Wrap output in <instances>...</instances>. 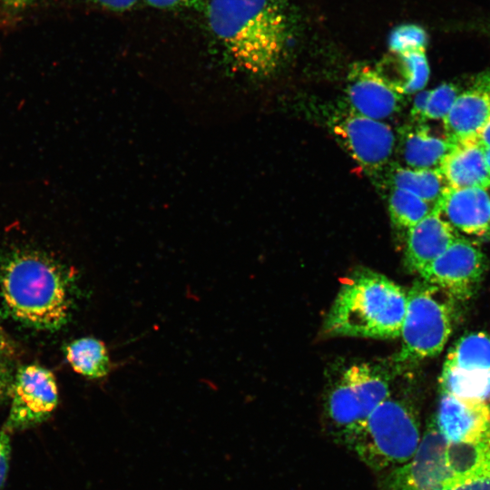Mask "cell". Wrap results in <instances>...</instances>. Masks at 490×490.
Wrapping results in <instances>:
<instances>
[{
	"instance_id": "obj_1",
	"label": "cell",
	"mask_w": 490,
	"mask_h": 490,
	"mask_svg": "<svg viewBox=\"0 0 490 490\" xmlns=\"http://www.w3.org/2000/svg\"><path fill=\"white\" fill-rule=\"evenodd\" d=\"M209 27L240 69L266 76L288 54L299 27L289 0H210Z\"/></svg>"
},
{
	"instance_id": "obj_2",
	"label": "cell",
	"mask_w": 490,
	"mask_h": 490,
	"mask_svg": "<svg viewBox=\"0 0 490 490\" xmlns=\"http://www.w3.org/2000/svg\"><path fill=\"white\" fill-rule=\"evenodd\" d=\"M71 279L48 255L16 250L0 258V294L9 314L23 324L57 330L72 309Z\"/></svg>"
},
{
	"instance_id": "obj_3",
	"label": "cell",
	"mask_w": 490,
	"mask_h": 490,
	"mask_svg": "<svg viewBox=\"0 0 490 490\" xmlns=\"http://www.w3.org/2000/svg\"><path fill=\"white\" fill-rule=\"evenodd\" d=\"M407 292L386 276L356 271L341 285L324 330L330 336L394 338L400 335Z\"/></svg>"
},
{
	"instance_id": "obj_4",
	"label": "cell",
	"mask_w": 490,
	"mask_h": 490,
	"mask_svg": "<svg viewBox=\"0 0 490 490\" xmlns=\"http://www.w3.org/2000/svg\"><path fill=\"white\" fill-rule=\"evenodd\" d=\"M419 442V426L413 409L391 396L372 411L349 440L360 458L377 470L406 464Z\"/></svg>"
},
{
	"instance_id": "obj_5",
	"label": "cell",
	"mask_w": 490,
	"mask_h": 490,
	"mask_svg": "<svg viewBox=\"0 0 490 490\" xmlns=\"http://www.w3.org/2000/svg\"><path fill=\"white\" fill-rule=\"evenodd\" d=\"M451 295L425 280L416 281L407 292V307L400 331L402 348L397 360L423 359L439 354L456 319Z\"/></svg>"
},
{
	"instance_id": "obj_6",
	"label": "cell",
	"mask_w": 490,
	"mask_h": 490,
	"mask_svg": "<svg viewBox=\"0 0 490 490\" xmlns=\"http://www.w3.org/2000/svg\"><path fill=\"white\" fill-rule=\"evenodd\" d=\"M391 374L383 366L354 364L328 393L327 414L334 426L350 440L372 411L390 396Z\"/></svg>"
},
{
	"instance_id": "obj_7",
	"label": "cell",
	"mask_w": 490,
	"mask_h": 490,
	"mask_svg": "<svg viewBox=\"0 0 490 490\" xmlns=\"http://www.w3.org/2000/svg\"><path fill=\"white\" fill-rule=\"evenodd\" d=\"M328 126L348 154L367 174L378 180L395 149L396 136L390 126L356 113L346 105L329 116Z\"/></svg>"
},
{
	"instance_id": "obj_8",
	"label": "cell",
	"mask_w": 490,
	"mask_h": 490,
	"mask_svg": "<svg viewBox=\"0 0 490 490\" xmlns=\"http://www.w3.org/2000/svg\"><path fill=\"white\" fill-rule=\"evenodd\" d=\"M9 397L11 407L3 430L26 429L45 421L58 404L54 374L38 364L20 367L14 375Z\"/></svg>"
},
{
	"instance_id": "obj_9",
	"label": "cell",
	"mask_w": 490,
	"mask_h": 490,
	"mask_svg": "<svg viewBox=\"0 0 490 490\" xmlns=\"http://www.w3.org/2000/svg\"><path fill=\"white\" fill-rule=\"evenodd\" d=\"M486 270L484 252L469 240L457 237L432 263L419 272L423 280L456 300H467L478 289Z\"/></svg>"
},
{
	"instance_id": "obj_10",
	"label": "cell",
	"mask_w": 490,
	"mask_h": 490,
	"mask_svg": "<svg viewBox=\"0 0 490 490\" xmlns=\"http://www.w3.org/2000/svg\"><path fill=\"white\" fill-rule=\"evenodd\" d=\"M447 441L431 423L410 459L391 475V490H443L453 479L446 462Z\"/></svg>"
},
{
	"instance_id": "obj_11",
	"label": "cell",
	"mask_w": 490,
	"mask_h": 490,
	"mask_svg": "<svg viewBox=\"0 0 490 490\" xmlns=\"http://www.w3.org/2000/svg\"><path fill=\"white\" fill-rule=\"evenodd\" d=\"M346 106L356 113L377 121L397 113L403 106L399 93L377 71L364 64H355L345 89Z\"/></svg>"
},
{
	"instance_id": "obj_12",
	"label": "cell",
	"mask_w": 490,
	"mask_h": 490,
	"mask_svg": "<svg viewBox=\"0 0 490 490\" xmlns=\"http://www.w3.org/2000/svg\"><path fill=\"white\" fill-rule=\"evenodd\" d=\"M455 230L482 237L490 232V197L481 188L446 186L434 205Z\"/></svg>"
},
{
	"instance_id": "obj_13",
	"label": "cell",
	"mask_w": 490,
	"mask_h": 490,
	"mask_svg": "<svg viewBox=\"0 0 490 490\" xmlns=\"http://www.w3.org/2000/svg\"><path fill=\"white\" fill-rule=\"evenodd\" d=\"M490 119V84L485 74L460 93L443 119L445 137L453 143L476 141Z\"/></svg>"
},
{
	"instance_id": "obj_14",
	"label": "cell",
	"mask_w": 490,
	"mask_h": 490,
	"mask_svg": "<svg viewBox=\"0 0 490 490\" xmlns=\"http://www.w3.org/2000/svg\"><path fill=\"white\" fill-rule=\"evenodd\" d=\"M489 422V405L442 392L436 426L447 443L476 440Z\"/></svg>"
},
{
	"instance_id": "obj_15",
	"label": "cell",
	"mask_w": 490,
	"mask_h": 490,
	"mask_svg": "<svg viewBox=\"0 0 490 490\" xmlns=\"http://www.w3.org/2000/svg\"><path fill=\"white\" fill-rule=\"evenodd\" d=\"M457 237L456 230L433 207L423 220L407 230L406 259L408 267L419 273Z\"/></svg>"
},
{
	"instance_id": "obj_16",
	"label": "cell",
	"mask_w": 490,
	"mask_h": 490,
	"mask_svg": "<svg viewBox=\"0 0 490 490\" xmlns=\"http://www.w3.org/2000/svg\"><path fill=\"white\" fill-rule=\"evenodd\" d=\"M438 169L448 187L484 190L490 187V171L485 151L476 141L456 143L445 156Z\"/></svg>"
},
{
	"instance_id": "obj_17",
	"label": "cell",
	"mask_w": 490,
	"mask_h": 490,
	"mask_svg": "<svg viewBox=\"0 0 490 490\" xmlns=\"http://www.w3.org/2000/svg\"><path fill=\"white\" fill-rule=\"evenodd\" d=\"M399 150L407 167L413 169H438L445 156L455 147L446 137L433 135L423 123L401 127Z\"/></svg>"
},
{
	"instance_id": "obj_18",
	"label": "cell",
	"mask_w": 490,
	"mask_h": 490,
	"mask_svg": "<svg viewBox=\"0 0 490 490\" xmlns=\"http://www.w3.org/2000/svg\"><path fill=\"white\" fill-rule=\"evenodd\" d=\"M376 66L381 75L402 95L421 91L429 78L425 51L392 54Z\"/></svg>"
},
{
	"instance_id": "obj_19",
	"label": "cell",
	"mask_w": 490,
	"mask_h": 490,
	"mask_svg": "<svg viewBox=\"0 0 490 490\" xmlns=\"http://www.w3.org/2000/svg\"><path fill=\"white\" fill-rule=\"evenodd\" d=\"M379 179L389 188L408 191L434 205L446 187L439 169H413L392 163Z\"/></svg>"
},
{
	"instance_id": "obj_20",
	"label": "cell",
	"mask_w": 490,
	"mask_h": 490,
	"mask_svg": "<svg viewBox=\"0 0 490 490\" xmlns=\"http://www.w3.org/2000/svg\"><path fill=\"white\" fill-rule=\"evenodd\" d=\"M64 352L72 368L88 379H103L113 368L105 344L93 337L71 341L66 345Z\"/></svg>"
},
{
	"instance_id": "obj_21",
	"label": "cell",
	"mask_w": 490,
	"mask_h": 490,
	"mask_svg": "<svg viewBox=\"0 0 490 490\" xmlns=\"http://www.w3.org/2000/svg\"><path fill=\"white\" fill-rule=\"evenodd\" d=\"M446 462L453 476L448 485L490 476L489 457L482 437L447 443Z\"/></svg>"
},
{
	"instance_id": "obj_22",
	"label": "cell",
	"mask_w": 490,
	"mask_h": 490,
	"mask_svg": "<svg viewBox=\"0 0 490 490\" xmlns=\"http://www.w3.org/2000/svg\"><path fill=\"white\" fill-rule=\"evenodd\" d=\"M444 365L466 372L490 371V336L485 332L463 336L451 348Z\"/></svg>"
},
{
	"instance_id": "obj_23",
	"label": "cell",
	"mask_w": 490,
	"mask_h": 490,
	"mask_svg": "<svg viewBox=\"0 0 490 490\" xmlns=\"http://www.w3.org/2000/svg\"><path fill=\"white\" fill-rule=\"evenodd\" d=\"M440 384L442 392L490 404V371L465 372L443 365Z\"/></svg>"
},
{
	"instance_id": "obj_24",
	"label": "cell",
	"mask_w": 490,
	"mask_h": 490,
	"mask_svg": "<svg viewBox=\"0 0 490 490\" xmlns=\"http://www.w3.org/2000/svg\"><path fill=\"white\" fill-rule=\"evenodd\" d=\"M388 211L393 223L400 229H410L431 211L430 204L416 195L389 188Z\"/></svg>"
},
{
	"instance_id": "obj_25",
	"label": "cell",
	"mask_w": 490,
	"mask_h": 490,
	"mask_svg": "<svg viewBox=\"0 0 490 490\" xmlns=\"http://www.w3.org/2000/svg\"><path fill=\"white\" fill-rule=\"evenodd\" d=\"M426 44V32L421 26L414 24L395 27L388 37V47L392 54L425 51Z\"/></svg>"
},
{
	"instance_id": "obj_26",
	"label": "cell",
	"mask_w": 490,
	"mask_h": 490,
	"mask_svg": "<svg viewBox=\"0 0 490 490\" xmlns=\"http://www.w3.org/2000/svg\"><path fill=\"white\" fill-rule=\"evenodd\" d=\"M459 91L453 83H442L430 91L425 117L426 120L444 119L456 100Z\"/></svg>"
},
{
	"instance_id": "obj_27",
	"label": "cell",
	"mask_w": 490,
	"mask_h": 490,
	"mask_svg": "<svg viewBox=\"0 0 490 490\" xmlns=\"http://www.w3.org/2000/svg\"><path fill=\"white\" fill-rule=\"evenodd\" d=\"M148 5L155 8L173 9L189 8L197 11H204L206 4L203 0H144Z\"/></svg>"
},
{
	"instance_id": "obj_28",
	"label": "cell",
	"mask_w": 490,
	"mask_h": 490,
	"mask_svg": "<svg viewBox=\"0 0 490 490\" xmlns=\"http://www.w3.org/2000/svg\"><path fill=\"white\" fill-rule=\"evenodd\" d=\"M11 454L10 439L7 432L0 431V490L3 488L9 468Z\"/></svg>"
},
{
	"instance_id": "obj_29",
	"label": "cell",
	"mask_w": 490,
	"mask_h": 490,
	"mask_svg": "<svg viewBox=\"0 0 490 490\" xmlns=\"http://www.w3.org/2000/svg\"><path fill=\"white\" fill-rule=\"evenodd\" d=\"M429 94L430 91H422L415 96L410 110L411 122L423 123L426 121L425 112Z\"/></svg>"
},
{
	"instance_id": "obj_30",
	"label": "cell",
	"mask_w": 490,
	"mask_h": 490,
	"mask_svg": "<svg viewBox=\"0 0 490 490\" xmlns=\"http://www.w3.org/2000/svg\"><path fill=\"white\" fill-rule=\"evenodd\" d=\"M443 490H490V476L452 483Z\"/></svg>"
},
{
	"instance_id": "obj_31",
	"label": "cell",
	"mask_w": 490,
	"mask_h": 490,
	"mask_svg": "<svg viewBox=\"0 0 490 490\" xmlns=\"http://www.w3.org/2000/svg\"><path fill=\"white\" fill-rule=\"evenodd\" d=\"M16 355L14 341L0 327V364H10Z\"/></svg>"
},
{
	"instance_id": "obj_32",
	"label": "cell",
	"mask_w": 490,
	"mask_h": 490,
	"mask_svg": "<svg viewBox=\"0 0 490 490\" xmlns=\"http://www.w3.org/2000/svg\"><path fill=\"white\" fill-rule=\"evenodd\" d=\"M13 378L14 374L10 364H0V405L9 396Z\"/></svg>"
},
{
	"instance_id": "obj_33",
	"label": "cell",
	"mask_w": 490,
	"mask_h": 490,
	"mask_svg": "<svg viewBox=\"0 0 490 490\" xmlns=\"http://www.w3.org/2000/svg\"><path fill=\"white\" fill-rule=\"evenodd\" d=\"M103 8L111 11H126L135 5L138 0H91Z\"/></svg>"
},
{
	"instance_id": "obj_34",
	"label": "cell",
	"mask_w": 490,
	"mask_h": 490,
	"mask_svg": "<svg viewBox=\"0 0 490 490\" xmlns=\"http://www.w3.org/2000/svg\"><path fill=\"white\" fill-rule=\"evenodd\" d=\"M476 142L484 149L490 148V119L478 134Z\"/></svg>"
},
{
	"instance_id": "obj_35",
	"label": "cell",
	"mask_w": 490,
	"mask_h": 490,
	"mask_svg": "<svg viewBox=\"0 0 490 490\" xmlns=\"http://www.w3.org/2000/svg\"><path fill=\"white\" fill-rule=\"evenodd\" d=\"M481 437L486 447V451L489 457V463H490V422Z\"/></svg>"
},
{
	"instance_id": "obj_36",
	"label": "cell",
	"mask_w": 490,
	"mask_h": 490,
	"mask_svg": "<svg viewBox=\"0 0 490 490\" xmlns=\"http://www.w3.org/2000/svg\"><path fill=\"white\" fill-rule=\"evenodd\" d=\"M6 5L14 6V7H21L24 6L33 0H3Z\"/></svg>"
},
{
	"instance_id": "obj_37",
	"label": "cell",
	"mask_w": 490,
	"mask_h": 490,
	"mask_svg": "<svg viewBox=\"0 0 490 490\" xmlns=\"http://www.w3.org/2000/svg\"><path fill=\"white\" fill-rule=\"evenodd\" d=\"M484 151H485V158L486 165L490 171V148L484 149Z\"/></svg>"
},
{
	"instance_id": "obj_38",
	"label": "cell",
	"mask_w": 490,
	"mask_h": 490,
	"mask_svg": "<svg viewBox=\"0 0 490 490\" xmlns=\"http://www.w3.org/2000/svg\"><path fill=\"white\" fill-rule=\"evenodd\" d=\"M485 77H486V79H487V81H488V83H489V84H490V71H489V72H485Z\"/></svg>"
},
{
	"instance_id": "obj_39",
	"label": "cell",
	"mask_w": 490,
	"mask_h": 490,
	"mask_svg": "<svg viewBox=\"0 0 490 490\" xmlns=\"http://www.w3.org/2000/svg\"><path fill=\"white\" fill-rule=\"evenodd\" d=\"M489 234H490V232H489Z\"/></svg>"
}]
</instances>
